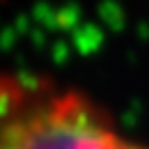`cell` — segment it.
Masks as SVG:
<instances>
[{"mask_svg": "<svg viewBox=\"0 0 149 149\" xmlns=\"http://www.w3.org/2000/svg\"><path fill=\"white\" fill-rule=\"evenodd\" d=\"M0 149H149L92 96L44 76L0 71Z\"/></svg>", "mask_w": 149, "mask_h": 149, "instance_id": "1", "label": "cell"}]
</instances>
